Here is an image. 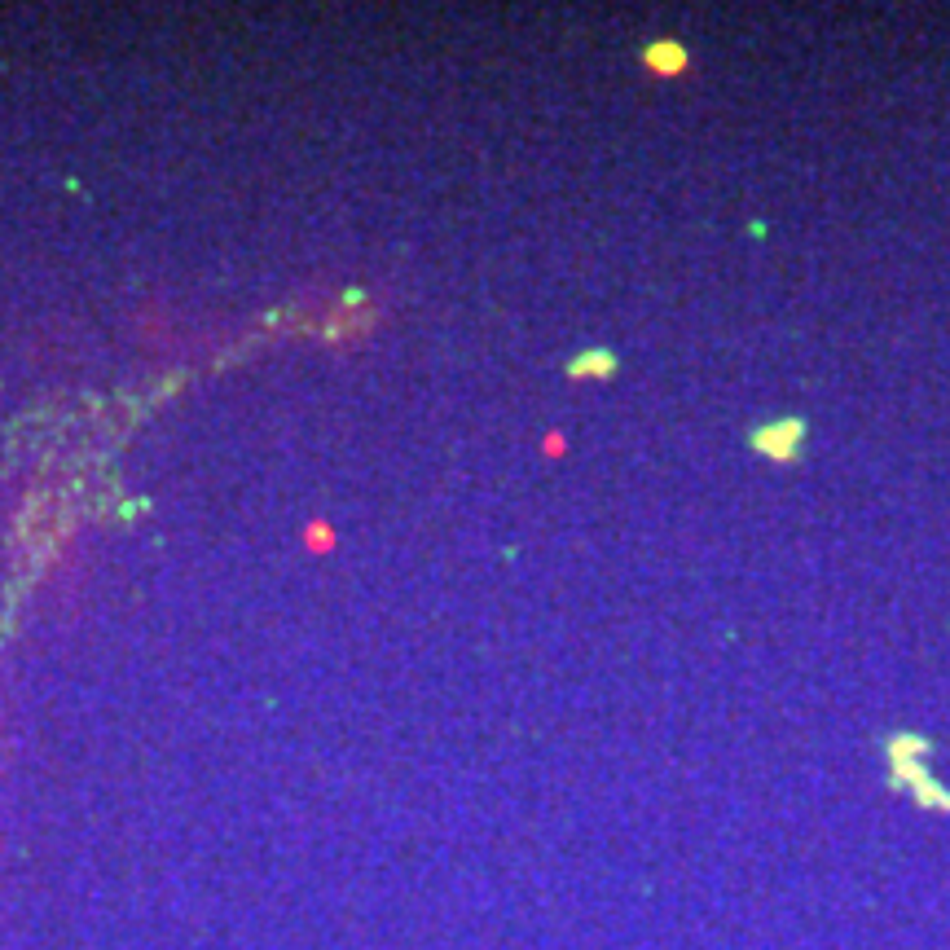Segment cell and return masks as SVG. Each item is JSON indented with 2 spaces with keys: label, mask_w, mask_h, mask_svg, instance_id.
<instances>
[{
  "label": "cell",
  "mask_w": 950,
  "mask_h": 950,
  "mask_svg": "<svg viewBox=\"0 0 950 950\" xmlns=\"http://www.w3.org/2000/svg\"><path fill=\"white\" fill-rule=\"evenodd\" d=\"M616 366H621V361H616L607 348H590V352H581V357L568 361V374L572 379H612Z\"/></svg>",
  "instance_id": "obj_3"
},
{
  "label": "cell",
  "mask_w": 950,
  "mask_h": 950,
  "mask_svg": "<svg viewBox=\"0 0 950 950\" xmlns=\"http://www.w3.org/2000/svg\"><path fill=\"white\" fill-rule=\"evenodd\" d=\"M805 440H810V427H805V418H775V423L757 427V432L748 436V445H753L761 458L797 462V458L805 454Z\"/></svg>",
  "instance_id": "obj_1"
},
{
  "label": "cell",
  "mask_w": 950,
  "mask_h": 950,
  "mask_svg": "<svg viewBox=\"0 0 950 950\" xmlns=\"http://www.w3.org/2000/svg\"><path fill=\"white\" fill-rule=\"evenodd\" d=\"M687 49H682L678 40H656V44H647L643 49V66L647 71H656V75H678V71H687Z\"/></svg>",
  "instance_id": "obj_2"
}]
</instances>
